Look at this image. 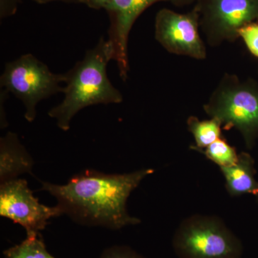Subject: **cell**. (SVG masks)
I'll list each match as a JSON object with an SVG mask.
<instances>
[{
	"instance_id": "1",
	"label": "cell",
	"mask_w": 258,
	"mask_h": 258,
	"mask_svg": "<svg viewBox=\"0 0 258 258\" xmlns=\"http://www.w3.org/2000/svg\"><path fill=\"white\" fill-rule=\"evenodd\" d=\"M154 172L143 169L126 174H105L87 169L66 184L42 182V189L57 200L63 215L80 225L120 230L141 220L131 216L127 200L142 180Z\"/></svg>"
},
{
	"instance_id": "2",
	"label": "cell",
	"mask_w": 258,
	"mask_h": 258,
	"mask_svg": "<svg viewBox=\"0 0 258 258\" xmlns=\"http://www.w3.org/2000/svg\"><path fill=\"white\" fill-rule=\"evenodd\" d=\"M113 59L111 42L102 37L82 60L64 74L63 100L48 112L59 128L69 131L75 115L86 107L123 101V95L113 86L107 74V66Z\"/></svg>"
},
{
	"instance_id": "3",
	"label": "cell",
	"mask_w": 258,
	"mask_h": 258,
	"mask_svg": "<svg viewBox=\"0 0 258 258\" xmlns=\"http://www.w3.org/2000/svg\"><path fill=\"white\" fill-rule=\"evenodd\" d=\"M203 109L225 130L237 129L247 147H252L257 138L258 83L253 80L224 74Z\"/></svg>"
},
{
	"instance_id": "4",
	"label": "cell",
	"mask_w": 258,
	"mask_h": 258,
	"mask_svg": "<svg viewBox=\"0 0 258 258\" xmlns=\"http://www.w3.org/2000/svg\"><path fill=\"white\" fill-rule=\"evenodd\" d=\"M173 247L179 258H241L240 240L221 219L194 215L176 230Z\"/></svg>"
},
{
	"instance_id": "5",
	"label": "cell",
	"mask_w": 258,
	"mask_h": 258,
	"mask_svg": "<svg viewBox=\"0 0 258 258\" xmlns=\"http://www.w3.org/2000/svg\"><path fill=\"white\" fill-rule=\"evenodd\" d=\"M64 82V74H54L46 64L30 53L6 63L0 78L1 87L23 103L25 118L30 123L36 118L37 104L63 92Z\"/></svg>"
},
{
	"instance_id": "6",
	"label": "cell",
	"mask_w": 258,
	"mask_h": 258,
	"mask_svg": "<svg viewBox=\"0 0 258 258\" xmlns=\"http://www.w3.org/2000/svg\"><path fill=\"white\" fill-rule=\"evenodd\" d=\"M194 8L211 47L236 41L241 28L258 21V0H198Z\"/></svg>"
},
{
	"instance_id": "7",
	"label": "cell",
	"mask_w": 258,
	"mask_h": 258,
	"mask_svg": "<svg viewBox=\"0 0 258 258\" xmlns=\"http://www.w3.org/2000/svg\"><path fill=\"white\" fill-rule=\"evenodd\" d=\"M200 30L195 8L187 13L163 8L156 15V40L169 53L198 60L206 59L207 47Z\"/></svg>"
},
{
	"instance_id": "8",
	"label": "cell",
	"mask_w": 258,
	"mask_h": 258,
	"mask_svg": "<svg viewBox=\"0 0 258 258\" xmlns=\"http://www.w3.org/2000/svg\"><path fill=\"white\" fill-rule=\"evenodd\" d=\"M0 215L25 228L27 235L40 233L50 219L63 215L57 205L47 207L39 203L26 180H10L0 185Z\"/></svg>"
},
{
	"instance_id": "9",
	"label": "cell",
	"mask_w": 258,
	"mask_h": 258,
	"mask_svg": "<svg viewBox=\"0 0 258 258\" xmlns=\"http://www.w3.org/2000/svg\"><path fill=\"white\" fill-rule=\"evenodd\" d=\"M164 0H113L106 8L111 20L108 40L114 50V59L123 81L128 78L129 34L139 15L154 3Z\"/></svg>"
},
{
	"instance_id": "10",
	"label": "cell",
	"mask_w": 258,
	"mask_h": 258,
	"mask_svg": "<svg viewBox=\"0 0 258 258\" xmlns=\"http://www.w3.org/2000/svg\"><path fill=\"white\" fill-rule=\"evenodd\" d=\"M34 160L17 134L8 132L0 139V184L31 174Z\"/></svg>"
},
{
	"instance_id": "11",
	"label": "cell",
	"mask_w": 258,
	"mask_h": 258,
	"mask_svg": "<svg viewBox=\"0 0 258 258\" xmlns=\"http://www.w3.org/2000/svg\"><path fill=\"white\" fill-rule=\"evenodd\" d=\"M225 179L226 189L232 197L245 194L258 196V183L254 179L253 159L247 153L239 154L238 159L233 165L221 167Z\"/></svg>"
},
{
	"instance_id": "12",
	"label": "cell",
	"mask_w": 258,
	"mask_h": 258,
	"mask_svg": "<svg viewBox=\"0 0 258 258\" xmlns=\"http://www.w3.org/2000/svg\"><path fill=\"white\" fill-rule=\"evenodd\" d=\"M186 125L195 139V145L191 147L193 150H203L222 137V125L215 118L201 120L191 115L186 120Z\"/></svg>"
},
{
	"instance_id": "13",
	"label": "cell",
	"mask_w": 258,
	"mask_h": 258,
	"mask_svg": "<svg viewBox=\"0 0 258 258\" xmlns=\"http://www.w3.org/2000/svg\"><path fill=\"white\" fill-rule=\"evenodd\" d=\"M5 258H55L47 250L40 233L27 235L21 243L4 252Z\"/></svg>"
},
{
	"instance_id": "14",
	"label": "cell",
	"mask_w": 258,
	"mask_h": 258,
	"mask_svg": "<svg viewBox=\"0 0 258 258\" xmlns=\"http://www.w3.org/2000/svg\"><path fill=\"white\" fill-rule=\"evenodd\" d=\"M198 152L203 153L205 157L220 168L233 165L238 159L239 154L236 152L235 148L230 145L222 137L203 150Z\"/></svg>"
},
{
	"instance_id": "15",
	"label": "cell",
	"mask_w": 258,
	"mask_h": 258,
	"mask_svg": "<svg viewBox=\"0 0 258 258\" xmlns=\"http://www.w3.org/2000/svg\"><path fill=\"white\" fill-rule=\"evenodd\" d=\"M239 38L243 40L249 52L258 58V23L245 25L238 32Z\"/></svg>"
},
{
	"instance_id": "16",
	"label": "cell",
	"mask_w": 258,
	"mask_h": 258,
	"mask_svg": "<svg viewBox=\"0 0 258 258\" xmlns=\"http://www.w3.org/2000/svg\"><path fill=\"white\" fill-rule=\"evenodd\" d=\"M98 258H145L132 247L115 245L105 249Z\"/></svg>"
},
{
	"instance_id": "17",
	"label": "cell",
	"mask_w": 258,
	"mask_h": 258,
	"mask_svg": "<svg viewBox=\"0 0 258 258\" xmlns=\"http://www.w3.org/2000/svg\"><path fill=\"white\" fill-rule=\"evenodd\" d=\"M113 0H81L82 4L95 10L106 9Z\"/></svg>"
},
{
	"instance_id": "18",
	"label": "cell",
	"mask_w": 258,
	"mask_h": 258,
	"mask_svg": "<svg viewBox=\"0 0 258 258\" xmlns=\"http://www.w3.org/2000/svg\"><path fill=\"white\" fill-rule=\"evenodd\" d=\"M164 2H169L174 6L184 7L196 3L198 0H164Z\"/></svg>"
},
{
	"instance_id": "19",
	"label": "cell",
	"mask_w": 258,
	"mask_h": 258,
	"mask_svg": "<svg viewBox=\"0 0 258 258\" xmlns=\"http://www.w3.org/2000/svg\"><path fill=\"white\" fill-rule=\"evenodd\" d=\"M40 4H45V3H51V2H64V3H81V0H33Z\"/></svg>"
}]
</instances>
